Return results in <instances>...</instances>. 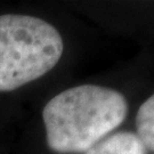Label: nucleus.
Segmentation results:
<instances>
[{
  "label": "nucleus",
  "instance_id": "f257e3e1",
  "mask_svg": "<svg viewBox=\"0 0 154 154\" xmlns=\"http://www.w3.org/2000/svg\"><path fill=\"white\" fill-rule=\"evenodd\" d=\"M127 112L116 90L95 85L66 89L42 111L47 144L57 153H85L120 126Z\"/></svg>",
  "mask_w": 154,
  "mask_h": 154
},
{
  "label": "nucleus",
  "instance_id": "f03ea898",
  "mask_svg": "<svg viewBox=\"0 0 154 154\" xmlns=\"http://www.w3.org/2000/svg\"><path fill=\"white\" fill-rule=\"evenodd\" d=\"M63 40L53 25L28 15L0 16V91L45 75L58 63Z\"/></svg>",
  "mask_w": 154,
  "mask_h": 154
},
{
  "label": "nucleus",
  "instance_id": "7ed1b4c3",
  "mask_svg": "<svg viewBox=\"0 0 154 154\" xmlns=\"http://www.w3.org/2000/svg\"><path fill=\"white\" fill-rule=\"evenodd\" d=\"M85 154H146V149L136 134L121 131L105 137Z\"/></svg>",
  "mask_w": 154,
  "mask_h": 154
},
{
  "label": "nucleus",
  "instance_id": "20e7f679",
  "mask_svg": "<svg viewBox=\"0 0 154 154\" xmlns=\"http://www.w3.org/2000/svg\"><path fill=\"white\" fill-rule=\"evenodd\" d=\"M137 137L145 149L154 151V94L140 105L136 116Z\"/></svg>",
  "mask_w": 154,
  "mask_h": 154
}]
</instances>
